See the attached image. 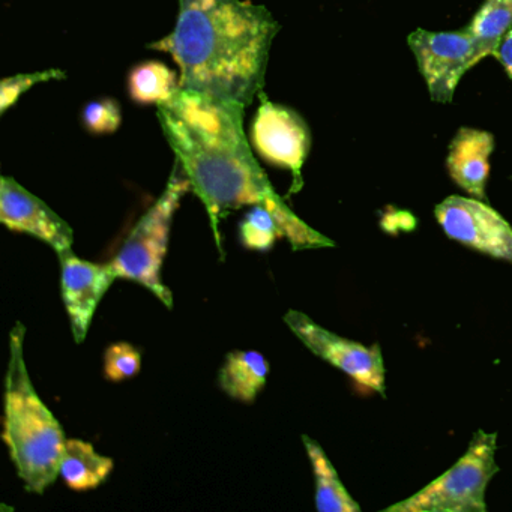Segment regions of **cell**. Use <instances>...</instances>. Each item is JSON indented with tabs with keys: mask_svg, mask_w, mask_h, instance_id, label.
Wrapping results in <instances>:
<instances>
[{
	"mask_svg": "<svg viewBox=\"0 0 512 512\" xmlns=\"http://www.w3.org/2000/svg\"><path fill=\"white\" fill-rule=\"evenodd\" d=\"M61 295L76 344L88 337L95 311L118 278L110 263L80 259L73 250L61 254Z\"/></svg>",
	"mask_w": 512,
	"mask_h": 512,
	"instance_id": "obj_11",
	"label": "cell"
},
{
	"mask_svg": "<svg viewBox=\"0 0 512 512\" xmlns=\"http://www.w3.org/2000/svg\"><path fill=\"white\" fill-rule=\"evenodd\" d=\"M65 77H67V73L58 70V68L7 77V79L0 82V113L4 115L26 92L31 91L34 86L43 85V83L47 82H56V80L65 79Z\"/></svg>",
	"mask_w": 512,
	"mask_h": 512,
	"instance_id": "obj_18",
	"label": "cell"
},
{
	"mask_svg": "<svg viewBox=\"0 0 512 512\" xmlns=\"http://www.w3.org/2000/svg\"><path fill=\"white\" fill-rule=\"evenodd\" d=\"M419 73L436 103H452L455 89L464 74L487 58L481 44L464 28L454 32L416 29L407 38Z\"/></svg>",
	"mask_w": 512,
	"mask_h": 512,
	"instance_id": "obj_6",
	"label": "cell"
},
{
	"mask_svg": "<svg viewBox=\"0 0 512 512\" xmlns=\"http://www.w3.org/2000/svg\"><path fill=\"white\" fill-rule=\"evenodd\" d=\"M284 323L317 358L346 373L365 389L385 395V364L379 344L364 346L347 340L314 322L301 311L289 310Z\"/></svg>",
	"mask_w": 512,
	"mask_h": 512,
	"instance_id": "obj_7",
	"label": "cell"
},
{
	"mask_svg": "<svg viewBox=\"0 0 512 512\" xmlns=\"http://www.w3.org/2000/svg\"><path fill=\"white\" fill-rule=\"evenodd\" d=\"M494 137L488 131L463 127L457 131L446 157L449 176L464 193L473 199L487 200L490 157Z\"/></svg>",
	"mask_w": 512,
	"mask_h": 512,
	"instance_id": "obj_12",
	"label": "cell"
},
{
	"mask_svg": "<svg viewBox=\"0 0 512 512\" xmlns=\"http://www.w3.org/2000/svg\"><path fill=\"white\" fill-rule=\"evenodd\" d=\"M113 467L112 458L95 451L91 443L67 439L59 463V476L71 490L88 491L100 487L113 472Z\"/></svg>",
	"mask_w": 512,
	"mask_h": 512,
	"instance_id": "obj_14",
	"label": "cell"
},
{
	"mask_svg": "<svg viewBox=\"0 0 512 512\" xmlns=\"http://www.w3.org/2000/svg\"><path fill=\"white\" fill-rule=\"evenodd\" d=\"M142 367V355L133 344H112L104 353V376L110 382H124L139 374Z\"/></svg>",
	"mask_w": 512,
	"mask_h": 512,
	"instance_id": "obj_19",
	"label": "cell"
},
{
	"mask_svg": "<svg viewBox=\"0 0 512 512\" xmlns=\"http://www.w3.org/2000/svg\"><path fill=\"white\" fill-rule=\"evenodd\" d=\"M311 470H313L314 484H316V508L322 512H359L361 506L350 496L335 470L334 464L323 451L322 446L308 436H302Z\"/></svg>",
	"mask_w": 512,
	"mask_h": 512,
	"instance_id": "obj_15",
	"label": "cell"
},
{
	"mask_svg": "<svg viewBox=\"0 0 512 512\" xmlns=\"http://www.w3.org/2000/svg\"><path fill=\"white\" fill-rule=\"evenodd\" d=\"M254 151L272 166L293 175L292 193L302 188V167L311 149V133L301 115L263 97L250 130Z\"/></svg>",
	"mask_w": 512,
	"mask_h": 512,
	"instance_id": "obj_8",
	"label": "cell"
},
{
	"mask_svg": "<svg viewBox=\"0 0 512 512\" xmlns=\"http://www.w3.org/2000/svg\"><path fill=\"white\" fill-rule=\"evenodd\" d=\"M466 28L481 44L485 55L494 56L512 29V0H485Z\"/></svg>",
	"mask_w": 512,
	"mask_h": 512,
	"instance_id": "obj_17",
	"label": "cell"
},
{
	"mask_svg": "<svg viewBox=\"0 0 512 512\" xmlns=\"http://www.w3.org/2000/svg\"><path fill=\"white\" fill-rule=\"evenodd\" d=\"M0 221L49 245L58 256L73 250V227L11 176L0 179Z\"/></svg>",
	"mask_w": 512,
	"mask_h": 512,
	"instance_id": "obj_10",
	"label": "cell"
},
{
	"mask_svg": "<svg viewBox=\"0 0 512 512\" xmlns=\"http://www.w3.org/2000/svg\"><path fill=\"white\" fill-rule=\"evenodd\" d=\"M497 433L478 430L467 451L439 478L395 503L385 512H485L488 484L499 466L496 463Z\"/></svg>",
	"mask_w": 512,
	"mask_h": 512,
	"instance_id": "obj_5",
	"label": "cell"
},
{
	"mask_svg": "<svg viewBox=\"0 0 512 512\" xmlns=\"http://www.w3.org/2000/svg\"><path fill=\"white\" fill-rule=\"evenodd\" d=\"M188 191H191L190 182L175 166L157 202L137 221L109 262L116 278L145 287L169 310L173 308L172 290L163 283L161 272L169 250L173 218Z\"/></svg>",
	"mask_w": 512,
	"mask_h": 512,
	"instance_id": "obj_4",
	"label": "cell"
},
{
	"mask_svg": "<svg viewBox=\"0 0 512 512\" xmlns=\"http://www.w3.org/2000/svg\"><path fill=\"white\" fill-rule=\"evenodd\" d=\"M82 122L89 133L113 134L122 124L121 106L112 98L91 101L83 107Z\"/></svg>",
	"mask_w": 512,
	"mask_h": 512,
	"instance_id": "obj_20",
	"label": "cell"
},
{
	"mask_svg": "<svg viewBox=\"0 0 512 512\" xmlns=\"http://www.w3.org/2000/svg\"><path fill=\"white\" fill-rule=\"evenodd\" d=\"M269 362L256 350H235L226 356L218 373V385L233 400L254 403L265 388L269 376Z\"/></svg>",
	"mask_w": 512,
	"mask_h": 512,
	"instance_id": "obj_13",
	"label": "cell"
},
{
	"mask_svg": "<svg viewBox=\"0 0 512 512\" xmlns=\"http://www.w3.org/2000/svg\"><path fill=\"white\" fill-rule=\"evenodd\" d=\"M434 217L452 241L512 263V226L484 200L446 197L434 209Z\"/></svg>",
	"mask_w": 512,
	"mask_h": 512,
	"instance_id": "obj_9",
	"label": "cell"
},
{
	"mask_svg": "<svg viewBox=\"0 0 512 512\" xmlns=\"http://www.w3.org/2000/svg\"><path fill=\"white\" fill-rule=\"evenodd\" d=\"M25 337V325L17 322L10 332L2 439L26 490L43 494L58 479L67 437L34 388L26 365Z\"/></svg>",
	"mask_w": 512,
	"mask_h": 512,
	"instance_id": "obj_3",
	"label": "cell"
},
{
	"mask_svg": "<svg viewBox=\"0 0 512 512\" xmlns=\"http://www.w3.org/2000/svg\"><path fill=\"white\" fill-rule=\"evenodd\" d=\"M494 58L502 64L503 70L506 71L509 79H512V29L503 38L502 44L494 53Z\"/></svg>",
	"mask_w": 512,
	"mask_h": 512,
	"instance_id": "obj_21",
	"label": "cell"
},
{
	"mask_svg": "<svg viewBox=\"0 0 512 512\" xmlns=\"http://www.w3.org/2000/svg\"><path fill=\"white\" fill-rule=\"evenodd\" d=\"M278 31L248 0H178L175 28L149 47L172 56L182 89L248 107L262 94Z\"/></svg>",
	"mask_w": 512,
	"mask_h": 512,
	"instance_id": "obj_2",
	"label": "cell"
},
{
	"mask_svg": "<svg viewBox=\"0 0 512 512\" xmlns=\"http://www.w3.org/2000/svg\"><path fill=\"white\" fill-rule=\"evenodd\" d=\"M181 89V77L163 62H143L128 76V92L139 104H160L172 100Z\"/></svg>",
	"mask_w": 512,
	"mask_h": 512,
	"instance_id": "obj_16",
	"label": "cell"
},
{
	"mask_svg": "<svg viewBox=\"0 0 512 512\" xmlns=\"http://www.w3.org/2000/svg\"><path fill=\"white\" fill-rule=\"evenodd\" d=\"M245 109L242 104L182 88L172 100L157 106L176 166L205 206L221 253L220 224L232 212L265 205L284 217L296 215L254 158L244 131Z\"/></svg>",
	"mask_w": 512,
	"mask_h": 512,
	"instance_id": "obj_1",
	"label": "cell"
}]
</instances>
